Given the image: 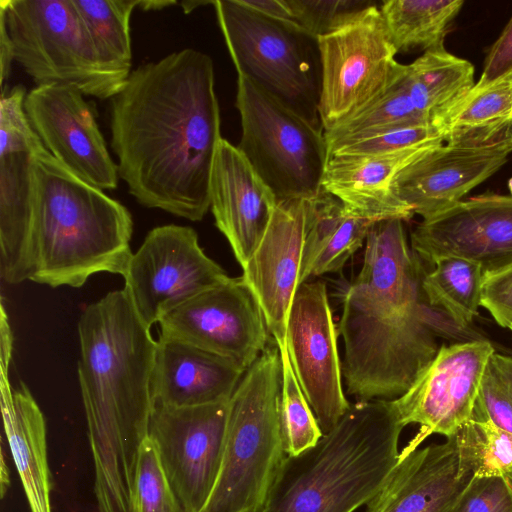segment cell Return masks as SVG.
Listing matches in <instances>:
<instances>
[{"label":"cell","mask_w":512,"mask_h":512,"mask_svg":"<svg viewBox=\"0 0 512 512\" xmlns=\"http://www.w3.org/2000/svg\"><path fill=\"white\" fill-rule=\"evenodd\" d=\"M110 128L119 178L142 206L204 218L223 139L209 55L186 48L131 71L111 98Z\"/></svg>","instance_id":"1"},{"label":"cell","mask_w":512,"mask_h":512,"mask_svg":"<svg viewBox=\"0 0 512 512\" xmlns=\"http://www.w3.org/2000/svg\"><path fill=\"white\" fill-rule=\"evenodd\" d=\"M80 385L99 512H131L138 452L154 404L157 341L124 289L88 305L78 322Z\"/></svg>","instance_id":"2"},{"label":"cell","mask_w":512,"mask_h":512,"mask_svg":"<svg viewBox=\"0 0 512 512\" xmlns=\"http://www.w3.org/2000/svg\"><path fill=\"white\" fill-rule=\"evenodd\" d=\"M403 222L385 219L371 227L362 267L344 293L337 327L342 377L357 401L399 398L439 349L420 319L425 273Z\"/></svg>","instance_id":"3"},{"label":"cell","mask_w":512,"mask_h":512,"mask_svg":"<svg viewBox=\"0 0 512 512\" xmlns=\"http://www.w3.org/2000/svg\"><path fill=\"white\" fill-rule=\"evenodd\" d=\"M31 281L79 288L96 273L124 276L133 219L120 202L78 178L45 147L33 156Z\"/></svg>","instance_id":"4"},{"label":"cell","mask_w":512,"mask_h":512,"mask_svg":"<svg viewBox=\"0 0 512 512\" xmlns=\"http://www.w3.org/2000/svg\"><path fill=\"white\" fill-rule=\"evenodd\" d=\"M404 427L392 401H357L314 446L286 455L260 512H354L397 465Z\"/></svg>","instance_id":"5"},{"label":"cell","mask_w":512,"mask_h":512,"mask_svg":"<svg viewBox=\"0 0 512 512\" xmlns=\"http://www.w3.org/2000/svg\"><path fill=\"white\" fill-rule=\"evenodd\" d=\"M281 384L280 351L271 338L229 400L223 458L201 512L261 511L286 457Z\"/></svg>","instance_id":"6"},{"label":"cell","mask_w":512,"mask_h":512,"mask_svg":"<svg viewBox=\"0 0 512 512\" xmlns=\"http://www.w3.org/2000/svg\"><path fill=\"white\" fill-rule=\"evenodd\" d=\"M213 6L237 75L322 127L317 39L297 24L269 18L241 0H214Z\"/></svg>","instance_id":"7"},{"label":"cell","mask_w":512,"mask_h":512,"mask_svg":"<svg viewBox=\"0 0 512 512\" xmlns=\"http://www.w3.org/2000/svg\"><path fill=\"white\" fill-rule=\"evenodd\" d=\"M13 59L38 85L66 84L108 99L126 81L102 64L72 0H1Z\"/></svg>","instance_id":"8"},{"label":"cell","mask_w":512,"mask_h":512,"mask_svg":"<svg viewBox=\"0 0 512 512\" xmlns=\"http://www.w3.org/2000/svg\"><path fill=\"white\" fill-rule=\"evenodd\" d=\"M235 104L241 119L237 147L277 201L317 196L329 159L324 129L240 75Z\"/></svg>","instance_id":"9"},{"label":"cell","mask_w":512,"mask_h":512,"mask_svg":"<svg viewBox=\"0 0 512 512\" xmlns=\"http://www.w3.org/2000/svg\"><path fill=\"white\" fill-rule=\"evenodd\" d=\"M374 4L317 37L319 116L328 130L381 96L402 70Z\"/></svg>","instance_id":"10"},{"label":"cell","mask_w":512,"mask_h":512,"mask_svg":"<svg viewBox=\"0 0 512 512\" xmlns=\"http://www.w3.org/2000/svg\"><path fill=\"white\" fill-rule=\"evenodd\" d=\"M123 278L134 310L151 329L165 314L229 276L205 254L193 228L167 224L146 235Z\"/></svg>","instance_id":"11"},{"label":"cell","mask_w":512,"mask_h":512,"mask_svg":"<svg viewBox=\"0 0 512 512\" xmlns=\"http://www.w3.org/2000/svg\"><path fill=\"white\" fill-rule=\"evenodd\" d=\"M22 85L0 100V272L9 284L32 274L33 156L44 147L28 120Z\"/></svg>","instance_id":"12"},{"label":"cell","mask_w":512,"mask_h":512,"mask_svg":"<svg viewBox=\"0 0 512 512\" xmlns=\"http://www.w3.org/2000/svg\"><path fill=\"white\" fill-rule=\"evenodd\" d=\"M160 336L220 356L246 371L272 336L252 291L242 277L213 286L165 314Z\"/></svg>","instance_id":"13"},{"label":"cell","mask_w":512,"mask_h":512,"mask_svg":"<svg viewBox=\"0 0 512 512\" xmlns=\"http://www.w3.org/2000/svg\"><path fill=\"white\" fill-rule=\"evenodd\" d=\"M229 401L191 407L154 406L148 436L186 512H201L216 483L225 447Z\"/></svg>","instance_id":"14"},{"label":"cell","mask_w":512,"mask_h":512,"mask_svg":"<svg viewBox=\"0 0 512 512\" xmlns=\"http://www.w3.org/2000/svg\"><path fill=\"white\" fill-rule=\"evenodd\" d=\"M338 335L325 283H302L291 304L285 345L294 374L323 434L351 406L342 385Z\"/></svg>","instance_id":"15"},{"label":"cell","mask_w":512,"mask_h":512,"mask_svg":"<svg viewBox=\"0 0 512 512\" xmlns=\"http://www.w3.org/2000/svg\"><path fill=\"white\" fill-rule=\"evenodd\" d=\"M488 340L442 345L402 396L392 401L404 426L419 424L415 448L432 434L449 438L473 413L486 363Z\"/></svg>","instance_id":"16"},{"label":"cell","mask_w":512,"mask_h":512,"mask_svg":"<svg viewBox=\"0 0 512 512\" xmlns=\"http://www.w3.org/2000/svg\"><path fill=\"white\" fill-rule=\"evenodd\" d=\"M84 94L66 84L38 85L25 98L28 120L48 152L86 183L113 190L118 166Z\"/></svg>","instance_id":"17"},{"label":"cell","mask_w":512,"mask_h":512,"mask_svg":"<svg viewBox=\"0 0 512 512\" xmlns=\"http://www.w3.org/2000/svg\"><path fill=\"white\" fill-rule=\"evenodd\" d=\"M416 255L430 264L457 257L484 273L512 264V195L485 193L422 220L411 233Z\"/></svg>","instance_id":"18"},{"label":"cell","mask_w":512,"mask_h":512,"mask_svg":"<svg viewBox=\"0 0 512 512\" xmlns=\"http://www.w3.org/2000/svg\"><path fill=\"white\" fill-rule=\"evenodd\" d=\"M512 153V130L487 140L443 143L402 169L397 196L414 214L429 219L463 200L496 173Z\"/></svg>","instance_id":"19"},{"label":"cell","mask_w":512,"mask_h":512,"mask_svg":"<svg viewBox=\"0 0 512 512\" xmlns=\"http://www.w3.org/2000/svg\"><path fill=\"white\" fill-rule=\"evenodd\" d=\"M307 217L308 199L278 201L262 240L242 267L241 277L277 345L285 343L291 304L300 286Z\"/></svg>","instance_id":"20"},{"label":"cell","mask_w":512,"mask_h":512,"mask_svg":"<svg viewBox=\"0 0 512 512\" xmlns=\"http://www.w3.org/2000/svg\"><path fill=\"white\" fill-rule=\"evenodd\" d=\"M277 204L238 147L223 138L212 168L210 209L241 267L258 247Z\"/></svg>","instance_id":"21"},{"label":"cell","mask_w":512,"mask_h":512,"mask_svg":"<svg viewBox=\"0 0 512 512\" xmlns=\"http://www.w3.org/2000/svg\"><path fill=\"white\" fill-rule=\"evenodd\" d=\"M472 478L459 471L453 436L424 448L407 445L366 512H449Z\"/></svg>","instance_id":"22"},{"label":"cell","mask_w":512,"mask_h":512,"mask_svg":"<svg viewBox=\"0 0 512 512\" xmlns=\"http://www.w3.org/2000/svg\"><path fill=\"white\" fill-rule=\"evenodd\" d=\"M441 144L385 155H329L322 189L350 211L375 222L410 220L414 213L395 193V179L402 169Z\"/></svg>","instance_id":"23"},{"label":"cell","mask_w":512,"mask_h":512,"mask_svg":"<svg viewBox=\"0 0 512 512\" xmlns=\"http://www.w3.org/2000/svg\"><path fill=\"white\" fill-rule=\"evenodd\" d=\"M244 373L220 356L159 336L151 375L153 404L179 408L229 401Z\"/></svg>","instance_id":"24"},{"label":"cell","mask_w":512,"mask_h":512,"mask_svg":"<svg viewBox=\"0 0 512 512\" xmlns=\"http://www.w3.org/2000/svg\"><path fill=\"white\" fill-rule=\"evenodd\" d=\"M1 364L0 405L13 460L31 512H51L46 424L30 390L22 381L10 384L9 364Z\"/></svg>","instance_id":"25"},{"label":"cell","mask_w":512,"mask_h":512,"mask_svg":"<svg viewBox=\"0 0 512 512\" xmlns=\"http://www.w3.org/2000/svg\"><path fill=\"white\" fill-rule=\"evenodd\" d=\"M444 142L487 140L512 130V68L478 82L434 123Z\"/></svg>","instance_id":"26"},{"label":"cell","mask_w":512,"mask_h":512,"mask_svg":"<svg viewBox=\"0 0 512 512\" xmlns=\"http://www.w3.org/2000/svg\"><path fill=\"white\" fill-rule=\"evenodd\" d=\"M474 66L444 47L423 53L405 64V80L411 99L421 116L435 121L474 85Z\"/></svg>","instance_id":"27"},{"label":"cell","mask_w":512,"mask_h":512,"mask_svg":"<svg viewBox=\"0 0 512 512\" xmlns=\"http://www.w3.org/2000/svg\"><path fill=\"white\" fill-rule=\"evenodd\" d=\"M462 0H385L379 10L397 53L444 47Z\"/></svg>","instance_id":"28"},{"label":"cell","mask_w":512,"mask_h":512,"mask_svg":"<svg viewBox=\"0 0 512 512\" xmlns=\"http://www.w3.org/2000/svg\"><path fill=\"white\" fill-rule=\"evenodd\" d=\"M105 68L127 81L131 73L130 17L140 0H72Z\"/></svg>","instance_id":"29"},{"label":"cell","mask_w":512,"mask_h":512,"mask_svg":"<svg viewBox=\"0 0 512 512\" xmlns=\"http://www.w3.org/2000/svg\"><path fill=\"white\" fill-rule=\"evenodd\" d=\"M431 124L417 111L405 80V64L387 90L349 118L325 130L329 155L349 143L383 130L411 124ZM433 125V124H432Z\"/></svg>","instance_id":"30"},{"label":"cell","mask_w":512,"mask_h":512,"mask_svg":"<svg viewBox=\"0 0 512 512\" xmlns=\"http://www.w3.org/2000/svg\"><path fill=\"white\" fill-rule=\"evenodd\" d=\"M433 265L434 269L425 273L422 280L427 302L469 326L481 306L484 271L479 265L457 257H444Z\"/></svg>","instance_id":"31"},{"label":"cell","mask_w":512,"mask_h":512,"mask_svg":"<svg viewBox=\"0 0 512 512\" xmlns=\"http://www.w3.org/2000/svg\"><path fill=\"white\" fill-rule=\"evenodd\" d=\"M453 437L461 474L503 477L512 483V433L472 415Z\"/></svg>","instance_id":"32"},{"label":"cell","mask_w":512,"mask_h":512,"mask_svg":"<svg viewBox=\"0 0 512 512\" xmlns=\"http://www.w3.org/2000/svg\"><path fill=\"white\" fill-rule=\"evenodd\" d=\"M281 357V423L286 455L296 456L314 446L323 433L294 374L285 343Z\"/></svg>","instance_id":"33"},{"label":"cell","mask_w":512,"mask_h":512,"mask_svg":"<svg viewBox=\"0 0 512 512\" xmlns=\"http://www.w3.org/2000/svg\"><path fill=\"white\" fill-rule=\"evenodd\" d=\"M131 512H186L167 479L154 441L147 436L136 462Z\"/></svg>","instance_id":"34"},{"label":"cell","mask_w":512,"mask_h":512,"mask_svg":"<svg viewBox=\"0 0 512 512\" xmlns=\"http://www.w3.org/2000/svg\"><path fill=\"white\" fill-rule=\"evenodd\" d=\"M472 415L512 433V357L492 353L486 363Z\"/></svg>","instance_id":"35"},{"label":"cell","mask_w":512,"mask_h":512,"mask_svg":"<svg viewBox=\"0 0 512 512\" xmlns=\"http://www.w3.org/2000/svg\"><path fill=\"white\" fill-rule=\"evenodd\" d=\"M346 213L347 208L344 204L323 189L317 196L308 199L300 285L310 278L313 263L342 223Z\"/></svg>","instance_id":"36"},{"label":"cell","mask_w":512,"mask_h":512,"mask_svg":"<svg viewBox=\"0 0 512 512\" xmlns=\"http://www.w3.org/2000/svg\"><path fill=\"white\" fill-rule=\"evenodd\" d=\"M445 143L432 124L397 126L342 146L332 154L385 155L407 151L425 145Z\"/></svg>","instance_id":"37"},{"label":"cell","mask_w":512,"mask_h":512,"mask_svg":"<svg viewBox=\"0 0 512 512\" xmlns=\"http://www.w3.org/2000/svg\"><path fill=\"white\" fill-rule=\"evenodd\" d=\"M375 223L347 208L342 223L313 263L310 278L342 270L347 260L363 246Z\"/></svg>","instance_id":"38"},{"label":"cell","mask_w":512,"mask_h":512,"mask_svg":"<svg viewBox=\"0 0 512 512\" xmlns=\"http://www.w3.org/2000/svg\"><path fill=\"white\" fill-rule=\"evenodd\" d=\"M294 22L317 39L351 14L376 4L370 0H287Z\"/></svg>","instance_id":"39"},{"label":"cell","mask_w":512,"mask_h":512,"mask_svg":"<svg viewBox=\"0 0 512 512\" xmlns=\"http://www.w3.org/2000/svg\"><path fill=\"white\" fill-rule=\"evenodd\" d=\"M449 512H512V483L503 477H473Z\"/></svg>","instance_id":"40"},{"label":"cell","mask_w":512,"mask_h":512,"mask_svg":"<svg viewBox=\"0 0 512 512\" xmlns=\"http://www.w3.org/2000/svg\"><path fill=\"white\" fill-rule=\"evenodd\" d=\"M481 306L502 327L512 321V264L484 273Z\"/></svg>","instance_id":"41"},{"label":"cell","mask_w":512,"mask_h":512,"mask_svg":"<svg viewBox=\"0 0 512 512\" xmlns=\"http://www.w3.org/2000/svg\"><path fill=\"white\" fill-rule=\"evenodd\" d=\"M419 315L422 323L433 335L454 339L459 343L487 340L470 325L461 324L449 312L430 305L425 296L419 305Z\"/></svg>","instance_id":"42"},{"label":"cell","mask_w":512,"mask_h":512,"mask_svg":"<svg viewBox=\"0 0 512 512\" xmlns=\"http://www.w3.org/2000/svg\"><path fill=\"white\" fill-rule=\"evenodd\" d=\"M512 68V17L501 35L490 47L485 61L482 80H492Z\"/></svg>","instance_id":"43"},{"label":"cell","mask_w":512,"mask_h":512,"mask_svg":"<svg viewBox=\"0 0 512 512\" xmlns=\"http://www.w3.org/2000/svg\"><path fill=\"white\" fill-rule=\"evenodd\" d=\"M241 2L269 18L296 24L287 0H241Z\"/></svg>","instance_id":"44"},{"label":"cell","mask_w":512,"mask_h":512,"mask_svg":"<svg viewBox=\"0 0 512 512\" xmlns=\"http://www.w3.org/2000/svg\"><path fill=\"white\" fill-rule=\"evenodd\" d=\"M13 59V50L11 40L7 34L6 28L0 22V80L1 85L9 77Z\"/></svg>","instance_id":"45"},{"label":"cell","mask_w":512,"mask_h":512,"mask_svg":"<svg viewBox=\"0 0 512 512\" xmlns=\"http://www.w3.org/2000/svg\"><path fill=\"white\" fill-rule=\"evenodd\" d=\"M176 3L173 0H140L138 8L143 11L162 10Z\"/></svg>","instance_id":"46"},{"label":"cell","mask_w":512,"mask_h":512,"mask_svg":"<svg viewBox=\"0 0 512 512\" xmlns=\"http://www.w3.org/2000/svg\"><path fill=\"white\" fill-rule=\"evenodd\" d=\"M214 1H204V0H200V1H183L181 2V6L183 8V11L188 14L190 12H192L193 10H195L198 6H201V5H208V4H211L213 5Z\"/></svg>","instance_id":"47"},{"label":"cell","mask_w":512,"mask_h":512,"mask_svg":"<svg viewBox=\"0 0 512 512\" xmlns=\"http://www.w3.org/2000/svg\"><path fill=\"white\" fill-rule=\"evenodd\" d=\"M5 469H6V466H5L4 460L2 458V462H1V495H2V497L4 496L6 487L9 484L8 473L5 472Z\"/></svg>","instance_id":"48"},{"label":"cell","mask_w":512,"mask_h":512,"mask_svg":"<svg viewBox=\"0 0 512 512\" xmlns=\"http://www.w3.org/2000/svg\"><path fill=\"white\" fill-rule=\"evenodd\" d=\"M505 328H509L512 331V321L508 322Z\"/></svg>","instance_id":"49"}]
</instances>
